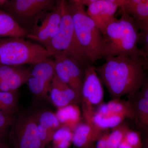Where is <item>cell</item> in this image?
<instances>
[{"label":"cell","instance_id":"obj_1","mask_svg":"<svg viewBox=\"0 0 148 148\" xmlns=\"http://www.w3.org/2000/svg\"><path fill=\"white\" fill-rule=\"evenodd\" d=\"M106 60L95 70L112 99L136 95L147 76L143 58L121 54Z\"/></svg>","mask_w":148,"mask_h":148},{"label":"cell","instance_id":"obj_2","mask_svg":"<svg viewBox=\"0 0 148 148\" xmlns=\"http://www.w3.org/2000/svg\"><path fill=\"white\" fill-rule=\"evenodd\" d=\"M105 47L103 58L125 54L143 58L145 53L138 47L140 32L135 21L128 14L121 13L115 18L103 32Z\"/></svg>","mask_w":148,"mask_h":148},{"label":"cell","instance_id":"obj_3","mask_svg":"<svg viewBox=\"0 0 148 148\" xmlns=\"http://www.w3.org/2000/svg\"><path fill=\"white\" fill-rule=\"evenodd\" d=\"M80 44L92 64L103 58L105 42L102 32L78 0L67 1Z\"/></svg>","mask_w":148,"mask_h":148},{"label":"cell","instance_id":"obj_4","mask_svg":"<svg viewBox=\"0 0 148 148\" xmlns=\"http://www.w3.org/2000/svg\"><path fill=\"white\" fill-rule=\"evenodd\" d=\"M62 17L58 33L46 46L48 57L63 54L85 68L92 65L85 53L76 35L67 1L61 0Z\"/></svg>","mask_w":148,"mask_h":148},{"label":"cell","instance_id":"obj_5","mask_svg":"<svg viewBox=\"0 0 148 148\" xmlns=\"http://www.w3.org/2000/svg\"><path fill=\"white\" fill-rule=\"evenodd\" d=\"M49 58L45 47L20 37L0 38V66L38 64Z\"/></svg>","mask_w":148,"mask_h":148},{"label":"cell","instance_id":"obj_6","mask_svg":"<svg viewBox=\"0 0 148 148\" xmlns=\"http://www.w3.org/2000/svg\"><path fill=\"white\" fill-rule=\"evenodd\" d=\"M56 0H10L1 9L28 34L56 5Z\"/></svg>","mask_w":148,"mask_h":148},{"label":"cell","instance_id":"obj_7","mask_svg":"<svg viewBox=\"0 0 148 148\" xmlns=\"http://www.w3.org/2000/svg\"><path fill=\"white\" fill-rule=\"evenodd\" d=\"M10 138L14 148H43L40 139L37 113L28 112L14 118Z\"/></svg>","mask_w":148,"mask_h":148},{"label":"cell","instance_id":"obj_8","mask_svg":"<svg viewBox=\"0 0 148 148\" xmlns=\"http://www.w3.org/2000/svg\"><path fill=\"white\" fill-rule=\"evenodd\" d=\"M102 84L95 66L90 65L85 68L81 101L83 116L88 123H91L95 108L102 104L104 97Z\"/></svg>","mask_w":148,"mask_h":148},{"label":"cell","instance_id":"obj_9","mask_svg":"<svg viewBox=\"0 0 148 148\" xmlns=\"http://www.w3.org/2000/svg\"><path fill=\"white\" fill-rule=\"evenodd\" d=\"M53 57L55 58L56 75L74 90L78 102L81 101L85 68L72 58L63 54Z\"/></svg>","mask_w":148,"mask_h":148},{"label":"cell","instance_id":"obj_10","mask_svg":"<svg viewBox=\"0 0 148 148\" xmlns=\"http://www.w3.org/2000/svg\"><path fill=\"white\" fill-rule=\"evenodd\" d=\"M86 6L88 15L93 20L102 34L115 18L116 12L124 0H78Z\"/></svg>","mask_w":148,"mask_h":148},{"label":"cell","instance_id":"obj_11","mask_svg":"<svg viewBox=\"0 0 148 148\" xmlns=\"http://www.w3.org/2000/svg\"><path fill=\"white\" fill-rule=\"evenodd\" d=\"M56 74L54 61L48 58L34 65L27 84L30 91L39 98H45L50 92Z\"/></svg>","mask_w":148,"mask_h":148},{"label":"cell","instance_id":"obj_12","mask_svg":"<svg viewBox=\"0 0 148 148\" xmlns=\"http://www.w3.org/2000/svg\"><path fill=\"white\" fill-rule=\"evenodd\" d=\"M62 17L61 0L45 16L38 26L27 35V38L42 44L45 47L58 33Z\"/></svg>","mask_w":148,"mask_h":148},{"label":"cell","instance_id":"obj_13","mask_svg":"<svg viewBox=\"0 0 148 148\" xmlns=\"http://www.w3.org/2000/svg\"><path fill=\"white\" fill-rule=\"evenodd\" d=\"M106 132L94 124L80 123L74 130L72 143L77 148H91Z\"/></svg>","mask_w":148,"mask_h":148},{"label":"cell","instance_id":"obj_14","mask_svg":"<svg viewBox=\"0 0 148 148\" xmlns=\"http://www.w3.org/2000/svg\"><path fill=\"white\" fill-rule=\"evenodd\" d=\"M132 111V120L136 130L141 134L142 138H148V99L136 94L128 97Z\"/></svg>","mask_w":148,"mask_h":148},{"label":"cell","instance_id":"obj_15","mask_svg":"<svg viewBox=\"0 0 148 148\" xmlns=\"http://www.w3.org/2000/svg\"><path fill=\"white\" fill-rule=\"evenodd\" d=\"M49 93L51 100L58 108L71 104L74 101H77L74 90L56 74L52 79Z\"/></svg>","mask_w":148,"mask_h":148},{"label":"cell","instance_id":"obj_16","mask_svg":"<svg viewBox=\"0 0 148 148\" xmlns=\"http://www.w3.org/2000/svg\"><path fill=\"white\" fill-rule=\"evenodd\" d=\"M96 112L103 115H118L124 116L132 120L133 111L129 101H122L120 99H112L108 103L98 106Z\"/></svg>","mask_w":148,"mask_h":148},{"label":"cell","instance_id":"obj_17","mask_svg":"<svg viewBox=\"0 0 148 148\" xmlns=\"http://www.w3.org/2000/svg\"><path fill=\"white\" fill-rule=\"evenodd\" d=\"M120 8L121 13L131 16L136 24L148 20V0H124Z\"/></svg>","mask_w":148,"mask_h":148},{"label":"cell","instance_id":"obj_18","mask_svg":"<svg viewBox=\"0 0 148 148\" xmlns=\"http://www.w3.org/2000/svg\"><path fill=\"white\" fill-rule=\"evenodd\" d=\"M28 34L9 14L0 9V37L25 38Z\"/></svg>","mask_w":148,"mask_h":148},{"label":"cell","instance_id":"obj_19","mask_svg":"<svg viewBox=\"0 0 148 148\" xmlns=\"http://www.w3.org/2000/svg\"><path fill=\"white\" fill-rule=\"evenodd\" d=\"M61 127L67 126L73 132L74 130L80 123V113L77 106L73 104L58 108L55 114Z\"/></svg>","mask_w":148,"mask_h":148},{"label":"cell","instance_id":"obj_20","mask_svg":"<svg viewBox=\"0 0 148 148\" xmlns=\"http://www.w3.org/2000/svg\"><path fill=\"white\" fill-rule=\"evenodd\" d=\"M31 70L21 68L18 71L0 82V91H16L22 84L27 83L30 76Z\"/></svg>","mask_w":148,"mask_h":148},{"label":"cell","instance_id":"obj_21","mask_svg":"<svg viewBox=\"0 0 148 148\" xmlns=\"http://www.w3.org/2000/svg\"><path fill=\"white\" fill-rule=\"evenodd\" d=\"M37 122L39 132L54 135L56 131L61 127L55 114L50 111L37 112Z\"/></svg>","mask_w":148,"mask_h":148},{"label":"cell","instance_id":"obj_22","mask_svg":"<svg viewBox=\"0 0 148 148\" xmlns=\"http://www.w3.org/2000/svg\"><path fill=\"white\" fill-rule=\"evenodd\" d=\"M126 119L124 116L118 115H103L95 111L91 123L103 130H108L121 124Z\"/></svg>","mask_w":148,"mask_h":148},{"label":"cell","instance_id":"obj_23","mask_svg":"<svg viewBox=\"0 0 148 148\" xmlns=\"http://www.w3.org/2000/svg\"><path fill=\"white\" fill-rule=\"evenodd\" d=\"M17 96L16 91H0V112L12 115L16 110Z\"/></svg>","mask_w":148,"mask_h":148},{"label":"cell","instance_id":"obj_24","mask_svg":"<svg viewBox=\"0 0 148 148\" xmlns=\"http://www.w3.org/2000/svg\"><path fill=\"white\" fill-rule=\"evenodd\" d=\"M73 132L67 126H62L57 130L53 135V141L55 147L68 148L72 143Z\"/></svg>","mask_w":148,"mask_h":148},{"label":"cell","instance_id":"obj_25","mask_svg":"<svg viewBox=\"0 0 148 148\" xmlns=\"http://www.w3.org/2000/svg\"><path fill=\"white\" fill-rule=\"evenodd\" d=\"M126 124L122 123L118 126L112 129L109 132L107 142V148H118L120 144L124 138L125 133L130 129Z\"/></svg>","mask_w":148,"mask_h":148},{"label":"cell","instance_id":"obj_26","mask_svg":"<svg viewBox=\"0 0 148 148\" xmlns=\"http://www.w3.org/2000/svg\"><path fill=\"white\" fill-rule=\"evenodd\" d=\"M124 139L132 148H142L143 138L137 130L130 128L125 133Z\"/></svg>","mask_w":148,"mask_h":148},{"label":"cell","instance_id":"obj_27","mask_svg":"<svg viewBox=\"0 0 148 148\" xmlns=\"http://www.w3.org/2000/svg\"><path fill=\"white\" fill-rule=\"evenodd\" d=\"M14 117L11 115L6 114L0 112V139L5 135L9 127H10Z\"/></svg>","mask_w":148,"mask_h":148},{"label":"cell","instance_id":"obj_28","mask_svg":"<svg viewBox=\"0 0 148 148\" xmlns=\"http://www.w3.org/2000/svg\"><path fill=\"white\" fill-rule=\"evenodd\" d=\"M21 68L20 66H0V82L18 71Z\"/></svg>","mask_w":148,"mask_h":148},{"label":"cell","instance_id":"obj_29","mask_svg":"<svg viewBox=\"0 0 148 148\" xmlns=\"http://www.w3.org/2000/svg\"><path fill=\"white\" fill-rule=\"evenodd\" d=\"M109 132H104L103 135L100 137L96 143L95 148H107V142Z\"/></svg>","mask_w":148,"mask_h":148},{"label":"cell","instance_id":"obj_30","mask_svg":"<svg viewBox=\"0 0 148 148\" xmlns=\"http://www.w3.org/2000/svg\"><path fill=\"white\" fill-rule=\"evenodd\" d=\"M136 94L142 98L148 99V78L147 76L142 87Z\"/></svg>","mask_w":148,"mask_h":148},{"label":"cell","instance_id":"obj_31","mask_svg":"<svg viewBox=\"0 0 148 148\" xmlns=\"http://www.w3.org/2000/svg\"><path fill=\"white\" fill-rule=\"evenodd\" d=\"M142 50L145 53V56L143 58V66L146 72L147 77L148 78V47L143 48Z\"/></svg>","mask_w":148,"mask_h":148},{"label":"cell","instance_id":"obj_32","mask_svg":"<svg viewBox=\"0 0 148 148\" xmlns=\"http://www.w3.org/2000/svg\"><path fill=\"white\" fill-rule=\"evenodd\" d=\"M118 148H132L129 144L126 142L123 138V140L119 146Z\"/></svg>","mask_w":148,"mask_h":148},{"label":"cell","instance_id":"obj_33","mask_svg":"<svg viewBox=\"0 0 148 148\" xmlns=\"http://www.w3.org/2000/svg\"><path fill=\"white\" fill-rule=\"evenodd\" d=\"M142 148H148V138L143 139V146Z\"/></svg>","mask_w":148,"mask_h":148},{"label":"cell","instance_id":"obj_34","mask_svg":"<svg viewBox=\"0 0 148 148\" xmlns=\"http://www.w3.org/2000/svg\"><path fill=\"white\" fill-rule=\"evenodd\" d=\"M7 1L8 0H0V8H2Z\"/></svg>","mask_w":148,"mask_h":148},{"label":"cell","instance_id":"obj_35","mask_svg":"<svg viewBox=\"0 0 148 148\" xmlns=\"http://www.w3.org/2000/svg\"><path fill=\"white\" fill-rule=\"evenodd\" d=\"M0 148H10L7 145L0 141Z\"/></svg>","mask_w":148,"mask_h":148},{"label":"cell","instance_id":"obj_36","mask_svg":"<svg viewBox=\"0 0 148 148\" xmlns=\"http://www.w3.org/2000/svg\"><path fill=\"white\" fill-rule=\"evenodd\" d=\"M58 148L55 147H52V148Z\"/></svg>","mask_w":148,"mask_h":148}]
</instances>
